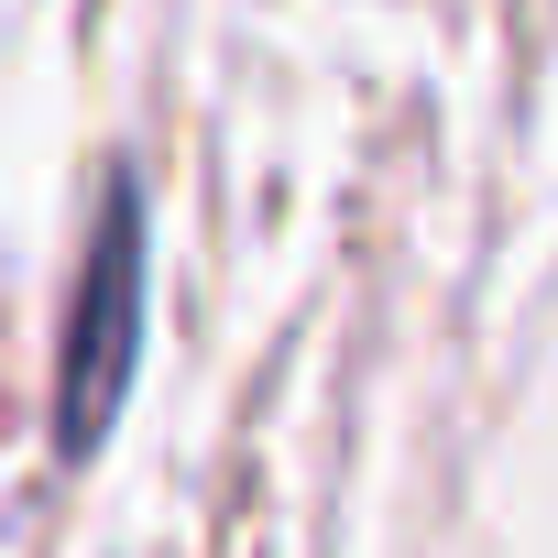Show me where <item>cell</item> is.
<instances>
[{
	"instance_id": "6da1fadb",
	"label": "cell",
	"mask_w": 558,
	"mask_h": 558,
	"mask_svg": "<svg viewBox=\"0 0 558 558\" xmlns=\"http://www.w3.org/2000/svg\"><path fill=\"white\" fill-rule=\"evenodd\" d=\"M132 274H143V241H132V208H110L99 252H88V296H77V373H66V438H99L110 395H121V362H132Z\"/></svg>"
}]
</instances>
